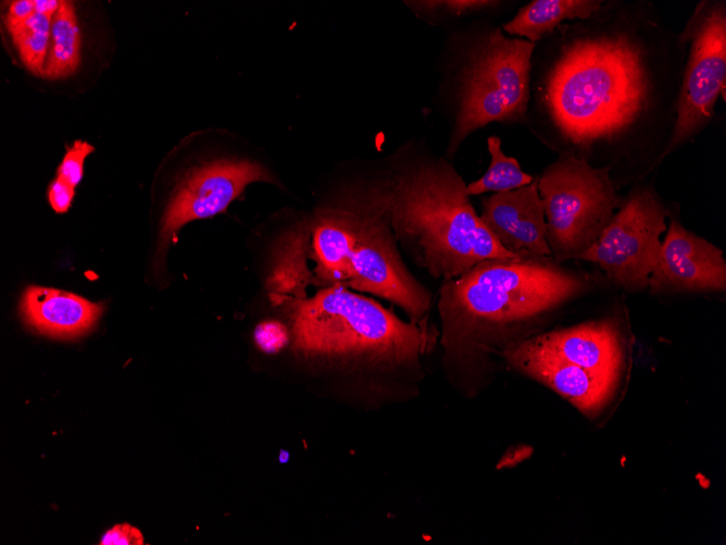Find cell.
<instances>
[{"label": "cell", "mask_w": 726, "mask_h": 545, "mask_svg": "<svg viewBox=\"0 0 726 545\" xmlns=\"http://www.w3.org/2000/svg\"><path fill=\"white\" fill-rule=\"evenodd\" d=\"M541 88L561 152L587 162L658 147L666 157L686 47L649 2H604L566 25Z\"/></svg>", "instance_id": "cell-1"}, {"label": "cell", "mask_w": 726, "mask_h": 545, "mask_svg": "<svg viewBox=\"0 0 726 545\" xmlns=\"http://www.w3.org/2000/svg\"><path fill=\"white\" fill-rule=\"evenodd\" d=\"M80 32L72 1H60L51 25L50 48L43 76L61 79L71 76L80 63Z\"/></svg>", "instance_id": "cell-18"}, {"label": "cell", "mask_w": 726, "mask_h": 545, "mask_svg": "<svg viewBox=\"0 0 726 545\" xmlns=\"http://www.w3.org/2000/svg\"><path fill=\"white\" fill-rule=\"evenodd\" d=\"M74 188L59 177L51 182L48 189V200L55 212L64 213L70 209L75 195Z\"/></svg>", "instance_id": "cell-24"}, {"label": "cell", "mask_w": 726, "mask_h": 545, "mask_svg": "<svg viewBox=\"0 0 726 545\" xmlns=\"http://www.w3.org/2000/svg\"><path fill=\"white\" fill-rule=\"evenodd\" d=\"M533 337L560 358L616 383L623 366V347L610 322H588Z\"/></svg>", "instance_id": "cell-14"}, {"label": "cell", "mask_w": 726, "mask_h": 545, "mask_svg": "<svg viewBox=\"0 0 726 545\" xmlns=\"http://www.w3.org/2000/svg\"><path fill=\"white\" fill-rule=\"evenodd\" d=\"M500 357L511 368L551 388L587 414L597 412L616 385L560 358L534 337L508 347Z\"/></svg>", "instance_id": "cell-12"}, {"label": "cell", "mask_w": 726, "mask_h": 545, "mask_svg": "<svg viewBox=\"0 0 726 545\" xmlns=\"http://www.w3.org/2000/svg\"><path fill=\"white\" fill-rule=\"evenodd\" d=\"M376 186L397 243L428 275L443 282L476 264L480 219L466 184L447 161H421Z\"/></svg>", "instance_id": "cell-4"}, {"label": "cell", "mask_w": 726, "mask_h": 545, "mask_svg": "<svg viewBox=\"0 0 726 545\" xmlns=\"http://www.w3.org/2000/svg\"><path fill=\"white\" fill-rule=\"evenodd\" d=\"M648 287L651 293L724 292L723 251L671 219Z\"/></svg>", "instance_id": "cell-11"}, {"label": "cell", "mask_w": 726, "mask_h": 545, "mask_svg": "<svg viewBox=\"0 0 726 545\" xmlns=\"http://www.w3.org/2000/svg\"><path fill=\"white\" fill-rule=\"evenodd\" d=\"M34 1H35V12L43 15L53 16L60 7V1L57 0H34Z\"/></svg>", "instance_id": "cell-26"}, {"label": "cell", "mask_w": 726, "mask_h": 545, "mask_svg": "<svg viewBox=\"0 0 726 545\" xmlns=\"http://www.w3.org/2000/svg\"><path fill=\"white\" fill-rule=\"evenodd\" d=\"M308 285L302 278L265 285L277 318L255 330L262 349L286 348L305 372L346 397L383 404L420 395L439 346V329L429 318L402 320L343 285L308 296Z\"/></svg>", "instance_id": "cell-2"}, {"label": "cell", "mask_w": 726, "mask_h": 545, "mask_svg": "<svg viewBox=\"0 0 726 545\" xmlns=\"http://www.w3.org/2000/svg\"><path fill=\"white\" fill-rule=\"evenodd\" d=\"M479 219L510 252L518 257H551L537 178L521 188L483 198Z\"/></svg>", "instance_id": "cell-13"}, {"label": "cell", "mask_w": 726, "mask_h": 545, "mask_svg": "<svg viewBox=\"0 0 726 545\" xmlns=\"http://www.w3.org/2000/svg\"><path fill=\"white\" fill-rule=\"evenodd\" d=\"M343 196L355 215L346 287L389 300L411 321L428 319L431 294L404 264L376 185Z\"/></svg>", "instance_id": "cell-7"}, {"label": "cell", "mask_w": 726, "mask_h": 545, "mask_svg": "<svg viewBox=\"0 0 726 545\" xmlns=\"http://www.w3.org/2000/svg\"><path fill=\"white\" fill-rule=\"evenodd\" d=\"M101 545H142L141 532L127 523L116 524L109 530L100 542Z\"/></svg>", "instance_id": "cell-23"}, {"label": "cell", "mask_w": 726, "mask_h": 545, "mask_svg": "<svg viewBox=\"0 0 726 545\" xmlns=\"http://www.w3.org/2000/svg\"><path fill=\"white\" fill-rule=\"evenodd\" d=\"M355 215L345 196L320 208L310 223L311 256L315 262L311 283L320 287L343 285L349 278Z\"/></svg>", "instance_id": "cell-15"}, {"label": "cell", "mask_w": 726, "mask_h": 545, "mask_svg": "<svg viewBox=\"0 0 726 545\" xmlns=\"http://www.w3.org/2000/svg\"><path fill=\"white\" fill-rule=\"evenodd\" d=\"M535 47L524 38H506L500 28L481 38L464 73L449 153L472 132L491 122H520L526 117Z\"/></svg>", "instance_id": "cell-6"}, {"label": "cell", "mask_w": 726, "mask_h": 545, "mask_svg": "<svg viewBox=\"0 0 726 545\" xmlns=\"http://www.w3.org/2000/svg\"><path fill=\"white\" fill-rule=\"evenodd\" d=\"M552 257L486 260L441 282L437 310L449 383L471 395L490 355L533 337L535 323L583 294L590 280Z\"/></svg>", "instance_id": "cell-3"}, {"label": "cell", "mask_w": 726, "mask_h": 545, "mask_svg": "<svg viewBox=\"0 0 726 545\" xmlns=\"http://www.w3.org/2000/svg\"><path fill=\"white\" fill-rule=\"evenodd\" d=\"M536 178L551 257L559 262L578 259L600 238L623 201L610 168L561 152Z\"/></svg>", "instance_id": "cell-5"}, {"label": "cell", "mask_w": 726, "mask_h": 545, "mask_svg": "<svg viewBox=\"0 0 726 545\" xmlns=\"http://www.w3.org/2000/svg\"><path fill=\"white\" fill-rule=\"evenodd\" d=\"M668 210L650 185L626 196L600 238L578 259L597 263L614 284L630 290L649 286L666 232Z\"/></svg>", "instance_id": "cell-9"}, {"label": "cell", "mask_w": 726, "mask_h": 545, "mask_svg": "<svg viewBox=\"0 0 726 545\" xmlns=\"http://www.w3.org/2000/svg\"><path fill=\"white\" fill-rule=\"evenodd\" d=\"M35 13V1L33 0H16L9 4L5 25L8 30L22 25Z\"/></svg>", "instance_id": "cell-25"}, {"label": "cell", "mask_w": 726, "mask_h": 545, "mask_svg": "<svg viewBox=\"0 0 726 545\" xmlns=\"http://www.w3.org/2000/svg\"><path fill=\"white\" fill-rule=\"evenodd\" d=\"M53 16L34 13L10 35L26 69L35 75H43L50 48Z\"/></svg>", "instance_id": "cell-20"}, {"label": "cell", "mask_w": 726, "mask_h": 545, "mask_svg": "<svg viewBox=\"0 0 726 545\" xmlns=\"http://www.w3.org/2000/svg\"><path fill=\"white\" fill-rule=\"evenodd\" d=\"M93 146L87 141L76 140L66 149L62 162L58 166V176L71 186L75 187L83 177L84 162Z\"/></svg>", "instance_id": "cell-21"}, {"label": "cell", "mask_w": 726, "mask_h": 545, "mask_svg": "<svg viewBox=\"0 0 726 545\" xmlns=\"http://www.w3.org/2000/svg\"><path fill=\"white\" fill-rule=\"evenodd\" d=\"M278 184L273 171L258 160L216 159L191 166L176 183L162 216L160 240L164 250L187 223L223 212L247 185Z\"/></svg>", "instance_id": "cell-10"}, {"label": "cell", "mask_w": 726, "mask_h": 545, "mask_svg": "<svg viewBox=\"0 0 726 545\" xmlns=\"http://www.w3.org/2000/svg\"><path fill=\"white\" fill-rule=\"evenodd\" d=\"M103 307L61 289L29 286L25 289L21 311L33 330L54 338H75L89 332Z\"/></svg>", "instance_id": "cell-16"}, {"label": "cell", "mask_w": 726, "mask_h": 545, "mask_svg": "<svg viewBox=\"0 0 726 545\" xmlns=\"http://www.w3.org/2000/svg\"><path fill=\"white\" fill-rule=\"evenodd\" d=\"M679 38L688 46V52L666 156L692 140L711 123L719 96L725 101L726 2L701 1Z\"/></svg>", "instance_id": "cell-8"}, {"label": "cell", "mask_w": 726, "mask_h": 545, "mask_svg": "<svg viewBox=\"0 0 726 545\" xmlns=\"http://www.w3.org/2000/svg\"><path fill=\"white\" fill-rule=\"evenodd\" d=\"M487 146L491 157L490 165L480 178L466 184L468 196H478L489 191L505 193L521 188L534 181L531 175L522 171L515 158L504 154L499 137H488Z\"/></svg>", "instance_id": "cell-19"}, {"label": "cell", "mask_w": 726, "mask_h": 545, "mask_svg": "<svg viewBox=\"0 0 726 545\" xmlns=\"http://www.w3.org/2000/svg\"><path fill=\"white\" fill-rule=\"evenodd\" d=\"M603 3L602 0H535L523 7L502 28L536 44L564 21L590 18Z\"/></svg>", "instance_id": "cell-17"}, {"label": "cell", "mask_w": 726, "mask_h": 545, "mask_svg": "<svg viewBox=\"0 0 726 545\" xmlns=\"http://www.w3.org/2000/svg\"><path fill=\"white\" fill-rule=\"evenodd\" d=\"M414 7L426 11H436L443 9L451 15H463L470 12H477L487 8L495 7L498 1L489 0H448V1H415L410 2Z\"/></svg>", "instance_id": "cell-22"}]
</instances>
